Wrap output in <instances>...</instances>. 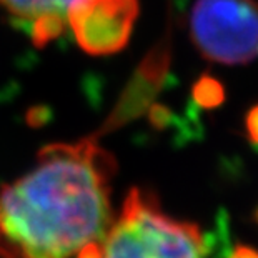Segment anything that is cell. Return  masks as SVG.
<instances>
[{
    "label": "cell",
    "mask_w": 258,
    "mask_h": 258,
    "mask_svg": "<svg viewBox=\"0 0 258 258\" xmlns=\"http://www.w3.org/2000/svg\"><path fill=\"white\" fill-rule=\"evenodd\" d=\"M115 160L93 142L43 147L0 188V258H79L113 222Z\"/></svg>",
    "instance_id": "cell-1"
},
{
    "label": "cell",
    "mask_w": 258,
    "mask_h": 258,
    "mask_svg": "<svg viewBox=\"0 0 258 258\" xmlns=\"http://www.w3.org/2000/svg\"><path fill=\"white\" fill-rule=\"evenodd\" d=\"M79 258H208L197 223L167 215L145 190L132 188L103 240Z\"/></svg>",
    "instance_id": "cell-2"
},
{
    "label": "cell",
    "mask_w": 258,
    "mask_h": 258,
    "mask_svg": "<svg viewBox=\"0 0 258 258\" xmlns=\"http://www.w3.org/2000/svg\"><path fill=\"white\" fill-rule=\"evenodd\" d=\"M188 29L208 62L246 65L258 58V0H197Z\"/></svg>",
    "instance_id": "cell-3"
},
{
    "label": "cell",
    "mask_w": 258,
    "mask_h": 258,
    "mask_svg": "<svg viewBox=\"0 0 258 258\" xmlns=\"http://www.w3.org/2000/svg\"><path fill=\"white\" fill-rule=\"evenodd\" d=\"M137 15L139 0H75L67 24L84 52L112 55L128 43Z\"/></svg>",
    "instance_id": "cell-4"
},
{
    "label": "cell",
    "mask_w": 258,
    "mask_h": 258,
    "mask_svg": "<svg viewBox=\"0 0 258 258\" xmlns=\"http://www.w3.org/2000/svg\"><path fill=\"white\" fill-rule=\"evenodd\" d=\"M72 2L75 0H0V9L27 25L35 45L43 47L63 34Z\"/></svg>",
    "instance_id": "cell-5"
},
{
    "label": "cell",
    "mask_w": 258,
    "mask_h": 258,
    "mask_svg": "<svg viewBox=\"0 0 258 258\" xmlns=\"http://www.w3.org/2000/svg\"><path fill=\"white\" fill-rule=\"evenodd\" d=\"M191 97L199 107L212 110V108L220 107L225 102V87L215 77L202 75L191 89Z\"/></svg>",
    "instance_id": "cell-6"
},
{
    "label": "cell",
    "mask_w": 258,
    "mask_h": 258,
    "mask_svg": "<svg viewBox=\"0 0 258 258\" xmlns=\"http://www.w3.org/2000/svg\"><path fill=\"white\" fill-rule=\"evenodd\" d=\"M243 128H245L246 139H248L251 144L258 145V103L246 112L243 118Z\"/></svg>",
    "instance_id": "cell-7"
},
{
    "label": "cell",
    "mask_w": 258,
    "mask_h": 258,
    "mask_svg": "<svg viewBox=\"0 0 258 258\" xmlns=\"http://www.w3.org/2000/svg\"><path fill=\"white\" fill-rule=\"evenodd\" d=\"M227 258H258V248H255V246H251V245L238 243L230 251V255Z\"/></svg>",
    "instance_id": "cell-8"
},
{
    "label": "cell",
    "mask_w": 258,
    "mask_h": 258,
    "mask_svg": "<svg viewBox=\"0 0 258 258\" xmlns=\"http://www.w3.org/2000/svg\"><path fill=\"white\" fill-rule=\"evenodd\" d=\"M255 220H256V223H258V207H256V210H255Z\"/></svg>",
    "instance_id": "cell-9"
}]
</instances>
